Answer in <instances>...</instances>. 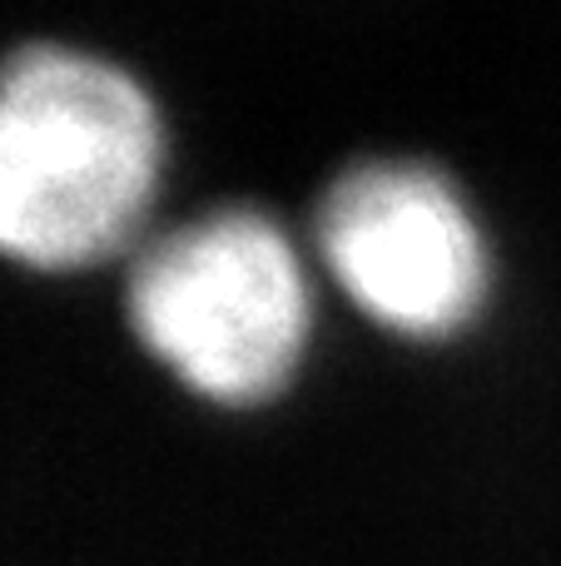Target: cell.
Here are the masks:
<instances>
[{"label":"cell","mask_w":561,"mask_h":566,"mask_svg":"<svg viewBox=\"0 0 561 566\" xmlns=\"http://www.w3.org/2000/svg\"><path fill=\"white\" fill-rule=\"evenodd\" d=\"M169 125L129 65L70 40L0 60V259L89 274L145 244L165 189Z\"/></svg>","instance_id":"obj_1"},{"label":"cell","mask_w":561,"mask_h":566,"mask_svg":"<svg viewBox=\"0 0 561 566\" xmlns=\"http://www.w3.org/2000/svg\"><path fill=\"white\" fill-rule=\"evenodd\" d=\"M125 318L189 398L254 412L284 398L314 353L318 283L274 214L219 205L129 254Z\"/></svg>","instance_id":"obj_2"},{"label":"cell","mask_w":561,"mask_h":566,"mask_svg":"<svg viewBox=\"0 0 561 566\" xmlns=\"http://www.w3.org/2000/svg\"><path fill=\"white\" fill-rule=\"evenodd\" d=\"M314 259L338 293L403 343H453L493 303V244L447 169L378 155L338 169L314 209Z\"/></svg>","instance_id":"obj_3"}]
</instances>
